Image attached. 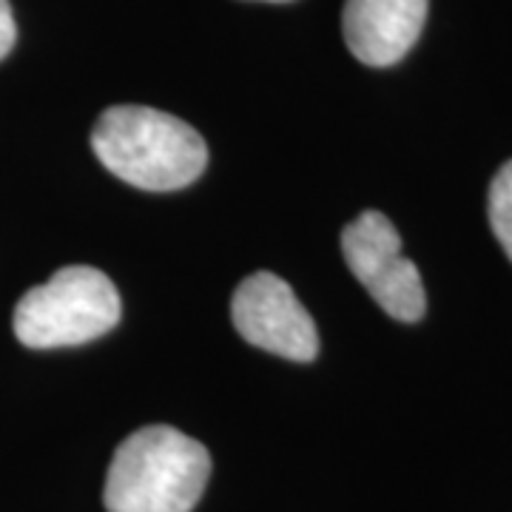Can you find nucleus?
<instances>
[{
    "label": "nucleus",
    "mask_w": 512,
    "mask_h": 512,
    "mask_svg": "<svg viewBox=\"0 0 512 512\" xmlns=\"http://www.w3.org/2000/svg\"><path fill=\"white\" fill-rule=\"evenodd\" d=\"M92 148L114 177L143 191L185 188L208 163V148L197 128L148 106L103 111L92 131Z\"/></svg>",
    "instance_id": "1"
},
{
    "label": "nucleus",
    "mask_w": 512,
    "mask_h": 512,
    "mask_svg": "<svg viewBox=\"0 0 512 512\" xmlns=\"http://www.w3.org/2000/svg\"><path fill=\"white\" fill-rule=\"evenodd\" d=\"M211 476L200 441L154 424L131 433L111 458L106 478L109 512H191Z\"/></svg>",
    "instance_id": "2"
},
{
    "label": "nucleus",
    "mask_w": 512,
    "mask_h": 512,
    "mask_svg": "<svg viewBox=\"0 0 512 512\" xmlns=\"http://www.w3.org/2000/svg\"><path fill=\"white\" fill-rule=\"evenodd\" d=\"M120 311V293L109 276L89 265H69L20 296L12 325L26 348H74L109 333Z\"/></svg>",
    "instance_id": "3"
},
{
    "label": "nucleus",
    "mask_w": 512,
    "mask_h": 512,
    "mask_svg": "<svg viewBox=\"0 0 512 512\" xmlns=\"http://www.w3.org/2000/svg\"><path fill=\"white\" fill-rule=\"evenodd\" d=\"M342 254L376 305L399 322H419L427 296L419 268L402 254V237L382 211H365L342 231Z\"/></svg>",
    "instance_id": "4"
},
{
    "label": "nucleus",
    "mask_w": 512,
    "mask_h": 512,
    "mask_svg": "<svg viewBox=\"0 0 512 512\" xmlns=\"http://www.w3.org/2000/svg\"><path fill=\"white\" fill-rule=\"evenodd\" d=\"M231 319L239 336L276 356L311 362L319 353V333L291 285L268 271H256L231 299Z\"/></svg>",
    "instance_id": "5"
},
{
    "label": "nucleus",
    "mask_w": 512,
    "mask_h": 512,
    "mask_svg": "<svg viewBox=\"0 0 512 512\" xmlns=\"http://www.w3.org/2000/svg\"><path fill=\"white\" fill-rule=\"evenodd\" d=\"M427 0H345L342 32L356 60L365 66H393L419 40Z\"/></svg>",
    "instance_id": "6"
},
{
    "label": "nucleus",
    "mask_w": 512,
    "mask_h": 512,
    "mask_svg": "<svg viewBox=\"0 0 512 512\" xmlns=\"http://www.w3.org/2000/svg\"><path fill=\"white\" fill-rule=\"evenodd\" d=\"M487 217L495 239L512 262V160L498 168L487 194Z\"/></svg>",
    "instance_id": "7"
},
{
    "label": "nucleus",
    "mask_w": 512,
    "mask_h": 512,
    "mask_svg": "<svg viewBox=\"0 0 512 512\" xmlns=\"http://www.w3.org/2000/svg\"><path fill=\"white\" fill-rule=\"evenodd\" d=\"M15 37H18V26L12 18V6H9V0H0V60L12 52Z\"/></svg>",
    "instance_id": "8"
},
{
    "label": "nucleus",
    "mask_w": 512,
    "mask_h": 512,
    "mask_svg": "<svg viewBox=\"0 0 512 512\" xmlns=\"http://www.w3.org/2000/svg\"><path fill=\"white\" fill-rule=\"evenodd\" d=\"M265 3H291V0H265Z\"/></svg>",
    "instance_id": "9"
}]
</instances>
